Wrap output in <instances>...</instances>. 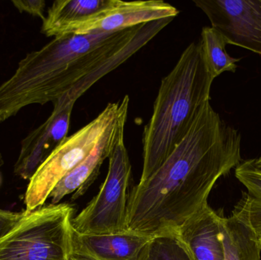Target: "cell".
<instances>
[{
  "label": "cell",
  "instance_id": "obj_11",
  "mask_svg": "<svg viewBox=\"0 0 261 260\" xmlns=\"http://www.w3.org/2000/svg\"><path fill=\"white\" fill-rule=\"evenodd\" d=\"M221 221L207 204L173 232L191 260H225Z\"/></svg>",
  "mask_w": 261,
  "mask_h": 260
},
{
  "label": "cell",
  "instance_id": "obj_5",
  "mask_svg": "<svg viewBox=\"0 0 261 260\" xmlns=\"http://www.w3.org/2000/svg\"><path fill=\"white\" fill-rule=\"evenodd\" d=\"M130 99L111 102L93 121L68 136L39 166L29 180L24 195L26 212L44 206L58 183L92 152L104 133L123 114Z\"/></svg>",
  "mask_w": 261,
  "mask_h": 260
},
{
  "label": "cell",
  "instance_id": "obj_9",
  "mask_svg": "<svg viewBox=\"0 0 261 260\" xmlns=\"http://www.w3.org/2000/svg\"><path fill=\"white\" fill-rule=\"evenodd\" d=\"M179 12L174 6L160 0H116L113 6L95 16L63 27L56 37L119 32L144 23L174 18Z\"/></svg>",
  "mask_w": 261,
  "mask_h": 260
},
{
  "label": "cell",
  "instance_id": "obj_13",
  "mask_svg": "<svg viewBox=\"0 0 261 260\" xmlns=\"http://www.w3.org/2000/svg\"><path fill=\"white\" fill-rule=\"evenodd\" d=\"M225 260H261V247L248 222L244 198L231 215L222 216Z\"/></svg>",
  "mask_w": 261,
  "mask_h": 260
},
{
  "label": "cell",
  "instance_id": "obj_8",
  "mask_svg": "<svg viewBox=\"0 0 261 260\" xmlns=\"http://www.w3.org/2000/svg\"><path fill=\"white\" fill-rule=\"evenodd\" d=\"M77 100L68 92L53 102V111L48 119L21 141L14 166L15 175L30 180L44 160L68 137L72 111Z\"/></svg>",
  "mask_w": 261,
  "mask_h": 260
},
{
  "label": "cell",
  "instance_id": "obj_14",
  "mask_svg": "<svg viewBox=\"0 0 261 260\" xmlns=\"http://www.w3.org/2000/svg\"><path fill=\"white\" fill-rule=\"evenodd\" d=\"M116 0H57L47 11L41 33L55 38L63 27L95 16L113 6Z\"/></svg>",
  "mask_w": 261,
  "mask_h": 260
},
{
  "label": "cell",
  "instance_id": "obj_22",
  "mask_svg": "<svg viewBox=\"0 0 261 260\" xmlns=\"http://www.w3.org/2000/svg\"><path fill=\"white\" fill-rule=\"evenodd\" d=\"M2 165V157L1 155H0V166H1Z\"/></svg>",
  "mask_w": 261,
  "mask_h": 260
},
{
  "label": "cell",
  "instance_id": "obj_16",
  "mask_svg": "<svg viewBox=\"0 0 261 260\" xmlns=\"http://www.w3.org/2000/svg\"><path fill=\"white\" fill-rule=\"evenodd\" d=\"M236 177L248 190L244 198L247 216L261 247V169L254 159L244 160L236 168Z\"/></svg>",
  "mask_w": 261,
  "mask_h": 260
},
{
  "label": "cell",
  "instance_id": "obj_6",
  "mask_svg": "<svg viewBox=\"0 0 261 260\" xmlns=\"http://www.w3.org/2000/svg\"><path fill=\"white\" fill-rule=\"evenodd\" d=\"M132 164L125 141L109 158V170L97 195L72 220L81 235H102L128 230L126 224Z\"/></svg>",
  "mask_w": 261,
  "mask_h": 260
},
{
  "label": "cell",
  "instance_id": "obj_20",
  "mask_svg": "<svg viewBox=\"0 0 261 260\" xmlns=\"http://www.w3.org/2000/svg\"><path fill=\"white\" fill-rule=\"evenodd\" d=\"M68 260H102L91 254L74 238L73 235V250Z\"/></svg>",
  "mask_w": 261,
  "mask_h": 260
},
{
  "label": "cell",
  "instance_id": "obj_2",
  "mask_svg": "<svg viewBox=\"0 0 261 260\" xmlns=\"http://www.w3.org/2000/svg\"><path fill=\"white\" fill-rule=\"evenodd\" d=\"M173 18L111 33L54 38L28 53L0 85V122L28 105L55 102L86 78L97 82L147 45Z\"/></svg>",
  "mask_w": 261,
  "mask_h": 260
},
{
  "label": "cell",
  "instance_id": "obj_15",
  "mask_svg": "<svg viewBox=\"0 0 261 260\" xmlns=\"http://www.w3.org/2000/svg\"><path fill=\"white\" fill-rule=\"evenodd\" d=\"M207 68L214 79L225 72L236 73L241 58L230 56L226 50V38L217 29L210 26L202 27L199 40Z\"/></svg>",
  "mask_w": 261,
  "mask_h": 260
},
{
  "label": "cell",
  "instance_id": "obj_10",
  "mask_svg": "<svg viewBox=\"0 0 261 260\" xmlns=\"http://www.w3.org/2000/svg\"><path fill=\"white\" fill-rule=\"evenodd\" d=\"M128 114L121 116L104 133L92 152L58 183L49 197L51 204H59L67 195H72L75 200L85 194L99 176L104 161L110 158L118 143L125 140Z\"/></svg>",
  "mask_w": 261,
  "mask_h": 260
},
{
  "label": "cell",
  "instance_id": "obj_17",
  "mask_svg": "<svg viewBox=\"0 0 261 260\" xmlns=\"http://www.w3.org/2000/svg\"><path fill=\"white\" fill-rule=\"evenodd\" d=\"M139 260H191L174 233L152 238Z\"/></svg>",
  "mask_w": 261,
  "mask_h": 260
},
{
  "label": "cell",
  "instance_id": "obj_21",
  "mask_svg": "<svg viewBox=\"0 0 261 260\" xmlns=\"http://www.w3.org/2000/svg\"><path fill=\"white\" fill-rule=\"evenodd\" d=\"M254 163H255L256 166L257 167L260 168L261 169V157H258V158H254Z\"/></svg>",
  "mask_w": 261,
  "mask_h": 260
},
{
  "label": "cell",
  "instance_id": "obj_12",
  "mask_svg": "<svg viewBox=\"0 0 261 260\" xmlns=\"http://www.w3.org/2000/svg\"><path fill=\"white\" fill-rule=\"evenodd\" d=\"M74 238L87 251L102 260H139L151 237L127 230L102 235H81Z\"/></svg>",
  "mask_w": 261,
  "mask_h": 260
},
{
  "label": "cell",
  "instance_id": "obj_7",
  "mask_svg": "<svg viewBox=\"0 0 261 260\" xmlns=\"http://www.w3.org/2000/svg\"><path fill=\"white\" fill-rule=\"evenodd\" d=\"M228 44L261 55V0H193Z\"/></svg>",
  "mask_w": 261,
  "mask_h": 260
},
{
  "label": "cell",
  "instance_id": "obj_3",
  "mask_svg": "<svg viewBox=\"0 0 261 260\" xmlns=\"http://www.w3.org/2000/svg\"><path fill=\"white\" fill-rule=\"evenodd\" d=\"M214 79L205 64L200 41L190 43L161 80L153 113L143 132L139 182L153 175L188 134L202 107L210 102Z\"/></svg>",
  "mask_w": 261,
  "mask_h": 260
},
{
  "label": "cell",
  "instance_id": "obj_4",
  "mask_svg": "<svg viewBox=\"0 0 261 260\" xmlns=\"http://www.w3.org/2000/svg\"><path fill=\"white\" fill-rule=\"evenodd\" d=\"M73 209L67 203L24 211L0 239V260H68L73 250Z\"/></svg>",
  "mask_w": 261,
  "mask_h": 260
},
{
  "label": "cell",
  "instance_id": "obj_19",
  "mask_svg": "<svg viewBox=\"0 0 261 260\" xmlns=\"http://www.w3.org/2000/svg\"><path fill=\"white\" fill-rule=\"evenodd\" d=\"M23 214L24 212H11L0 209V239L15 225Z\"/></svg>",
  "mask_w": 261,
  "mask_h": 260
},
{
  "label": "cell",
  "instance_id": "obj_18",
  "mask_svg": "<svg viewBox=\"0 0 261 260\" xmlns=\"http://www.w3.org/2000/svg\"><path fill=\"white\" fill-rule=\"evenodd\" d=\"M12 4L20 12H26L44 21L45 18L44 9L46 3L44 0H12Z\"/></svg>",
  "mask_w": 261,
  "mask_h": 260
},
{
  "label": "cell",
  "instance_id": "obj_1",
  "mask_svg": "<svg viewBox=\"0 0 261 260\" xmlns=\"http://www.w3.org/2000/svg\"><path fill=\"white\" fill-rule=\"evenodd\" d=\"M242 135L207 102L162 166L132 189L128 230L154 237L176 232L208 204L216 182L242 163Z\"/></svg>",
  "mask_w": 261,
  "mask_h": 260
}]
</instances>
